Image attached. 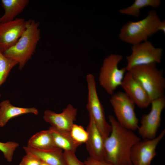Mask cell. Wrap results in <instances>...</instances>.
<instances>
[{
	"label": "cell",
	"mask_w": 165,
	"mask_h": 165,
	"mask_svg": "<svg viewBox=\"0 0 165 165\" xmlns=\"http://www.w3.org/2000/svg\"><path fill=\"white\" fill-rule=\"evenodd\" d=\"M39 23L33 19L26 21V28L16 43L2 53L16 61L22 69L35 52L40 38Z\"/></svg>",
	"instance_id": "2"
},
{
	"label": "cell",
	"mask_w": 165,
	"mask_h": 165,
	"mask_svg": "<svg viewBox=\"0 0 165 165\" xmlns=\"http://www.w3.org/2000/svg\"><path fill=\"white\" fill-rule=\"evenodd\" d=\"M85 165H113L105 160H98L88 157L84 162Z\"/></svg>",
	"instance_id": "26"
},
{
	"label": "cell",
	"mask_w": 165,
	"mask_h": 165,
	"mask_svg": "<svg viewBox=\"0 0 165 165\" xmlns=\"http://www.w3.org/2000/svg\"><path fill=\"white\" fill-rule=\"evenodd\" d=\"M131 51L126 57L127 71L138 66L160 63L163 55L162 48L155 47L148 40L133 45Z\"/></svg>",
	"instance_id": "8"
},
{
	"label": "cell",
	"mask_w": 165,
	"mask_h": 165,
	"mask_svg": "<svg viewBox=\"0 0 165 165\" xmlns=\"http://www.w3.org/2000/svg\"><path fill=\"white\" fill-rule=\"evenodd\" d=\"M23 148L26 153L31 154L50 165H67L62 150L59 148L40 150L27 146Z\"/></svg>",
	"instance_id": "15"
},
{
	"label": "cell",
	"mask_w": 165,
	"mask_h": 165,
	"mask_svg": "<svg viewBox=\"0 0 165 165\" xmlns=\"http://www.w3.org/2000/svg\"><path fill=\"white\" fill-rule=\"evenodd\" d=\"M42 161L34 155L26 153L22 158L19 165H41Z\"/></svg>",
	"instance_id": "25"
},
{
	"label": "cell",
	"mask_w": 165,
	"mask_h": 165,
	"mask_svg": "<svg viewBox=\"0 0 165 165\" xmlns=\"http://www.w3.org/2000/svg\"><path fill=\"white\" fill-rule=\"evenodd\" d=\"M159 31H162L165 33V21H161L157 26L155 31L156 33Z\"/></svg>",
	"instance_id": "27"
},
{
	"label": "cell",
	"mask_w": 165,
	"mask_h": 165,
	"mask_svg": "<svg viewBox=\"0 0 165 165\" xmlns=\"http://www.w3.org/2000/svg\"><path fill=\"white\" fill-rule=\"evenodd\" d=\"M123 58L121 55L112 54L103 61L99 81L100 85L110 95H112L117 87L121 86L127 71L126 67L119 68V64Z\"/></svg>",
	"instance_id": "5"
},
{
	"label": "cell",
	"mask_w": 165,
	"mask_h": 165,
	"mask_svg": "<svg viewBox=\"0 0 165 165\" xmlns=\"http://www.w3.org/2000/svg\"><path fill=\"white\" fill-rule=\"evenodd\" d=\"M77 112V109L70 104L60 113L49 110H46L43 118L51 127L70 133L74 122L76 119Z\"/></svg>",
	"instance_id": "13"
},
{
	"label": "cell",
	"mask_w": 165,
	"mask_h": 165,
	"mask_svg": "<svg viewBox=\"0 0 165 165\" xmlns=\"http://www.w3.org/2000/svg\"><path fill=\"white\" fill-rule=\"evenodd\" d=\"M110 101L119 123L131 130L138 129V120L135 112V104L124 93L119 91L112 95Z\"/></svg>",
	"instance_id": "7"
},
{
	"label": "cell",
	"mask_w": 165,
	"mask_h": 165,
	"mask_svg": "<svg viewBox=\"0 0 165 165\" xmlns=\"http://www.w3.org/2000/svg\"><path fill=\"white\" fill-rule=\"evenodd\" d=\"M26 21L22 18L0 23V51L3 53L15 45L25 31Z\"/></svg>",
	"instance_id": "11"
},
{
	"label": "cell",
	"mask_w": 165,
	"mask_h": 165,
	"mask_svg": "<svg viewBox=\"0 0 165 165\" xmlns=\"http://www.w3.org/2000/svg\"><path fill=\"white\" fill-rule=\"evenodd\" d=\"M86 79L88 89L86 108L89 116L93 119L104 140L110 134L112 127L106 120L103 107L97 94L94 76L90 74Z\"/></svg>",
	"instance_id": "6"
},
{
	"label": "cell",
	"mask_w": 165,
	"mask_h": 165,
	"mask_svg": "<svg viewBox=\"0 0 165 165\" xmlns=\"http://www.w3.org/2000/svg\"><path fill=\"white\" fill-rule=\"evenodd\" d=\"M161 20L156 12L152 10L142 19L136 21H130L123 25L119 36L123 41L133 45L147 40L155 33L156 28Z\"/></svg>",
	"instance_id": "3"
},
{
	"label": "cell",
	"mask_w": 165,
	"mask_h": 165,
	"mask_svg": "<svg viewBox=\"0 0 165 165\" xmlns=\"http://www.w3.org/2000/svg\"><path fill=\"white\" fill-rule=\"evenodd\" d=\"M49 130L56 146L64 151L75 152L78 147L81 145L73 139L69 132L58 130L51 126Z\"/></svg>",
	"instance_id": "18"
},
{
	"label": "cell",
	"mask_w": 165,
	"mask_h": 165,
	"mask_svg": "<svg viewBox=\"0 0 165 165\" xmlns=\"http://www.w3.org/2000/svg\"><path fill=\"white\" fill-rule=\"evenodd\" d=\"M17 64L16 61L5 56L0 51V86L6 80L11 69Z\"/></svg>",
	"instance_id": "21"
},
{
	"label": "cell",
	"mask_w": 165,
	"mask_h": 165,
	"mask_svg": "<svg viewBox=\"0 0 165 165\" xmlns=\"http://www.w3.org/2000/svg\"><path fill=\"white\" fill-rule=\"evenodd\" d=\"M165 135L164 129L154 138L144 139L135 144L130 153L132 165H151L152 160L157 154L156 147Z\"/></svg>",
	"instance_id": "10"
},
{
	"label": "cell",
	"mask_w": 165,
	"mask_h": 165,
	"mask_svg": "<svg viewBox=\"0 0 165 165\" xmlns=\"http://www.w3.org/2000/svg\"><path fill=\"white\" fill-rule=\"evenodd\" d=\"M88 138L86 143L90 157L98 160H104V139L94 120L89 116L86 128Z\"/></svg>",
	"instance_id": "14"
},
{
	"label": "cell",
	"mask_w": 165,
	"mask_h": 165,
	"mask_svg": "<svg viewBox=\"0 0 165 165\" xmlns=\"http://www.w3.org/2000/svg\"><path fill=\"white\" fill-rule=\"evenodd\" d=\"M75 152L67 151L64 152L67 165H85L84 163L81 162L77 158Z\"/></svg>",
	"instance_id": "24"
},
{
	"label": "cell",
	"mask_w": 165,
	"mask_h": 165,
	"mask_svg": "<svg viewBox=\"0 0 165 165\" xmlns=\"http://www.w3.org/2000/svg\"><path fill=\"white\" fill-rule=\"evenodd\" d=\"M156 64L138 66L128 71L141 84L151 101L164 96L165 79L163 71L159 70Z\"/></svg>",
	"instance_id": "4"
},
{
	"label": "cell",
	"mask_w": 165,
	"mask_h": 165,
	"mask_svg": "<svg viewBox=\"0 0 165 165\" xmlns=\"http://www.w3.org/2000/svg\"><path fill=\"white\" fill-rule=\"evenodd\" d=\"M121 86L126 94L138 107L145 108L151 104V101L148 94L129 72L126 73Z\"/></svg>",
	"instance_id": "12"
},
{
	"label": "cell",
	"mask_w": 165,
	"mask_h": 165,
	"mask_svg": "<svg viewBox=\"0 0 165 165\" xmlns=\"http://www.w3.org/2000/svg\"><path fill=\"white\" fill-rule=\"evenodd\" d=\"M19 146L18 143L14 141H8L6 143L0 142V151L8 162H12L14 151Z\"/></svg>",
	"instance_id": "23"
},
{
	"label": "cell",
	"mask_w": 165,
	"mask_h": 165,
	"mask_svg": "<svg viewBox=\"0 0 165 165\" xmlns=\"http://www.w3.org/2000/svg\"><path fill=\"white\" fill-rule=\"evenodd\" d=\"M27 146L40 150H49L57 147L49 130L40 131L32 136L29 140Z\"/></svg>",
	"instance_id": "19"
},
{
	"label": "cell",
	"mask_w": 165,
	"mask_h": 165,
	"mask_svg": "<svg viewBox=\"0 0 165 165\" xmlns=\"http://www.w3.org/2000/svg\"><path fill=\"white\" fill-rule=\"evenodd\" d=\"M70 134L73 139L82 144L86 143L88 138V133L82 126L74 124L71 130Z\"/></svg>",
	"instance_id": "22"
},
{
	"label": "cell",
	"mask_w": 165,
	"mask_h": 165,
	"mask_svg": "<svg viewBox=\"0 0 165 165\" xmlns=\"http://www.w3.org/2000/svg\"><path fill=\"white\" fill-rule=\"evenodd\" d=\"M41 165H50L42 161V163Z\"/></svg>",
	"instance_id": "28"
},
{
	"label": "cell",
	"mask_w": 165,
	"mask_h": 165,
	"mask_svg": "<svg viewBox=\"0 0 165 165\" xmlns=\"http://www.w3.org/2000/svg\"><path fill=\"white\" fill-rule=\"evenodd\" d=\"M1 2L5 13L0 17V23L8 22L14 20L23 11L29 2L28 0H2Z\"/></svg>",
	"instance_id": "17"
},
{
	"label": "cell",
	"mask_w": 165,
	"mask_h": 165,
	"mask_svg": "<svg viewBox=\"0 0 165 165\" xmlns=\"http://www.w3.org/2000/svg\"><path fill=\"white\" fill-rule=\"evenodd\" d=\"M161 3L160 0H135L133 4L126 8L120 9L119 12L122 14L138 17L141 9L147 6L154 8L159 7Z\"/></svg>",
	"instance_id": "20"
},
{
	"label": "cell",
	"mask_w": 165,
	"mask_h": 165,
	"mask_svg": "<svg viewBox=\"0 0 165 165\" xmlns=\"http://www.w3.org/2000/svg\"><path fill=\"white\" fill-rule=\"evenodd\" d=\"M108 117L112 130L104 140V160L113 165H132L131 150L141 138L133 131L121 126L113 116Z\"/></svg>",
	"instance_id": "1"
},
{
	"label": "cell",
	"mask_w": 165,
	"mask_h": 165,
	"mask_svg": "<svg viewBox=\"0 0 165 165\" xmlns=\"http://www.w3.org/2000/svg\"><path fill=\"white\" fill-rule=\"evenodd\" d=\"M151 104L150 112L142 116L141 125L138 129L140 135L143 139H152L156 137L160 125L162 113L165 107V96L153 100Z\"/></svg>",
	"instance_id": "9"
},
{
	"label": "cell",
	"mask_w": 165,
	"mask_h": 165,
	"mask_svg": "<svg viewBox=\"0 0 165 165\" xmlns=\"http://www.w3.org/2000/svg\"><path fill=\"white\" fill-rule=\"evenodd\" d=\"M37 115L38 112L35 107L24 108L13 105L9 100H5L0 103V127H4L11 119L27 113Z\"/></svg>",
	"instance_id": "16"
}]
</instances>
